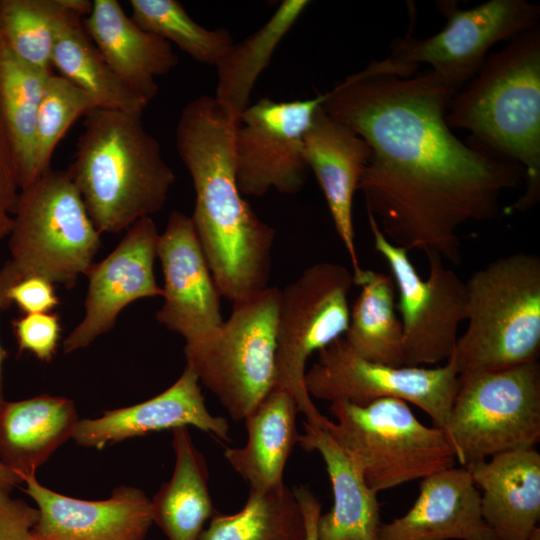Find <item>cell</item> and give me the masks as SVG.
Returning <instances> with one entry per match:
<instances>
[{"mask_svg":"<svg viewBox=\"0 0 540 540\" xmlns=\"http://www.w3.org/2000/svg\"><path fill=\"white\" fill-rule=\"evenodd\" d=\"M527 540H540V528L538 526L534 528Z\"/></svg>","mask_w":540,"mask_h":540,"instance_id":"obj_42","label":"cell"},{"mask_svg":"<svg viewBox=\"0 0 540 540\" xmlns=\"http://www.w3.org/2000/svg\"><path fill=\"white\" fill-rule=\"evenodd\" d=\"M324 93L314 98L274 101L262 98L240 115L234 135V163L242 195L262 197L275 189L296 194L309 168L304 136Z\"/></svg>","mask_w":540,"mask_h":540,"instance_id":"obj_14","label":"cell"},{"mask_svg":"<svg viewBox=\"0 0 540 540\" xmlns=\"http://www.w3.org/2000/svg\"><path fill=\"white\" fill-rule=\"evenodd\" d=\"M304 431L298 445L321 455L333 493L332 508L318 519V540H378V493L367 485L359 467L325 428L304 423Z\"/></svg>","mask_w":540,"mask_h":540,"instance_id":"obj_23","label":"cell"},{"mask_svg":"<svg viewBox=\"0 0 540 540\" xmlns=\"http://www.w3.org/2000/svg\"><path fill=\"white\" fill-rule=\"evenodd\" d=\"M305 521L300 505L284 483L249 491L241 510L215 512L199 540H303Z\"/></svg>","mask_w":540,"mask_h":540,"instance_id":"obj_31","label":"cell"},{"mask_svg":"<svg viewBox=\"0 0 540 540\" xmlns=\"http://www.w3.org/2000/svg\"><path fill=\"white\" fill-rule=\"evenodd\" d=\"M84 16L69 13L62 21L52 52L51 65L59 75L86 92L97 107L143 111L139 99L115 74L84 29Z\"/></svg>","mask_w":540,"mask_h":540,"instance_id":"obj_30","label":"cell"},{"mask_svg":"<svg viewBox=\"0 0 540 540\" xmlns=\"http://www.w3.org/2000/svg\"><path fill=\"white\" fill-rule=\"evenodd\" d=\"M172 447L173 473L151 500L152 520L168 540H199L215 513L207 462L188 427L172 430Z\"/></svg>","mask_w":540,"mask_h":540,"instance_id":"obj_26","label":"cell"},{"mask_svg":"<svg viewBox=\"0 0 540 540\" xmlns=\"http://www.w3.org/2000/svg\"><path fill=\"white\" fill-rule=\"evenodd\" d=\"M498 540L485 522L481 494L465 467L422 479L417 499L401 517L381 523L378 540Z\"/></svg>","mask_w":540,"mask_h":540,"instance_id":"obj_19","label":"cell"},{"mask_svg":"<svg viewBox=\"0 0 540 540\" xmlns=\"http://www.w3.org/2000/svg\"><path fill=\"white\" fill-rule=\"evenodd\" d=\"M100 235L67 170L50 169L20 189L6 265L16 282L37 276L70 289L94 263Z\"/></svg>","mask_w":540,"mask_h":540,"instance_id":"obj_7","label":"cell"},{"mask_svg":"<svg viewBox=\"0 0 540 540\" xmlns=\"http://www.w3.org/2000/svg\"><path fill=\"white\" fill-rule=\"evenodd\" d=\"M25 314L48 313L59 304L54 284L42 277H26L13 284L6 293Z\"/></svg>","mask_w":540,"mask_h":540,"instance_id":"obj_37","label":"cell"},{"mask_svg":"<svg viewBox=\"0 0 540 540\" xmlns=\"http://www.w3.org/2000/svg\"><path fill=\"white\" fill-rule=\"evenodd\" d=\"M95 107L82 89L60 75H50L37 118L35 180L51 169L54 150L74 121Z\"/></svg>","mask_w":540,"mask_h":540,"instance_id":"obj_34","label":"cell"},{"mask_svg":"<svg viewBox=\"0 0 540 540\" xmlns=\"http://www.w3.org/2000/svg\"><path fill=\"white\" fill-rule=\"evenodd\" d=\"M446 18L445 27L430 37L414 38L411 33L398 39L390 55L378 61L392 74L413 76L426 63L456 95L477 74L497 42L539 28L540 6L525 0H490L470 9L454 1H438Z\"/></svg>","mask_w":540,"mask_h":540,"instance_id":"obj_11","label":"cell"},{"mask_svg":"<svg viewBox=\"0 0 540 540\" xmlns=\"http://www.w3.org/2000/svg\"><path fill=\"white\" fill-rule=\"evenodd\" d=\"M88 0H0V31L11 51L22 61L51 70L59 27L72 12L87 16Z\"/></svg>","mask_w":540,"mask_h":540,"instance_id":"obj_32","label":"cell"},{"mask_svg":"<svg viewBox=\"0 0 540 540\" xmlns=\"http://www.w3.org/2000/svg\"><path fill=\"white\" fill-rule=\"evenodd\" d=\"M298 413L292 396L275 387L244 419L246 444L225 448V459L250 489L284 484L285 466L300 438Z\"/></svg>","mask_w":540,"mask_h":540,"instance_id":"obj_25","label":"cell"},{"mask_svg":"<svg viewBox=\"0 0 540 540\" xmlns=\"http://www.w3.org/2000/svg\"><path fill=\"white\" fill-rule=\"evenodd\" d=\"M142 114L95 107L85 115L67 172L100 234L127 230L159 212L175 182Z\"/></svg>","mask_w":540,"mask_h":540,"instance_id":"obj_3","label":"cell"},{"mask_svg":"<svg viewBox=\"0 0 540 540\" xmlns=\"http://www.w3.org/2000/svg\"><path fill=\"white\" fill-rule=\"evenodd\" d=\"M19 193L15 155L0 108V239L10 233Z\"/></svg>","mask_w":540,"mask_h":540,"instance_id":"obj_36","label":"cell"},{"mask_svg":"<svg viewBox=\"0 0 540 540\" xmlns=\"http://www.w3.org/2000/svg\"><path fill=\"white\" fill-rule=\"evenodd\" d=\"M17 283L14 275L12 274L9 267L5 266L0 270V310L9 305V302L6 297L7 290ZM6 357V352L0 344V403L3 401L2 398V365Z\"/></svg>","mask_w":540,"mask_h":540,"instance_id":"obj_40","label":"cell"},{"mask_svg":"<svg viewBox=\"0 0 540 540\" xmlns=\"http://www.w3.org/2000/svg\"><path fill=\"white\" fill-rule=\"evenodd\" d=\"M325 428L376 493L454 467L445 431L424 425L408 403L383 398L365 405L333 401Z\"/></svg>","mask_w":540,"mask_h":540,"instance_id":"obj_6","label":"cell"},{"mask_svg":"<svg viewBox=\"0 0 540 540\" xmlns=\"http://www.w3.org/2000/svg\"><path fill=\"white\" fill-rule=\"evenodd\" d=\"M158 237L152 218H142L127 229L106 258L90 266L85 274L89 282L85 313L64 340L65 354L88 347L110 331L129 304L142 298L162 297L154 274Z\"/></svg>","mask_w":540,"mask_h":540,"instance_id":"obj_16","label":"cell"},{"mask_svg":"<svg viewBox=\"0 0 540 540\" xmlns=\"http://www.w3.org/2000/svg\"><path fill=\"white\" fill-rule=\"evenodd\" d=\"M353 275L345 266L316 263L281 290L276 325L275 387L295 400L304 423L323 428V416L305 386L306 363L345 334ZM274 387V388H275Z\"/></svg>","mask_w":540,"mask_h":540,"instance_id":"obj_10","label":"cell"},{"mask_svg":"<svg viewBox=\"0 0 540 540\" xmlns=\"http://www.w3.org/2000/svg\"><path fill=\"white\" fill-rule=\"evenodd\" d=\"M52 70L18 58L0 31V108L15 155L20 189L35 181L36 126Z\"/></svg>","mask_w":540,"mask_h":540,"instance_id":"obj_28","label":"cell"},{"mask_svg":"<svg viewBox=\"0 0 540 540\" xmlns=\"http://www.w3.org/2000/svg\"><path fill=\"white\" fill-rule=\"evenodd\" d=\"M458 383L459 374L448 362L440 367L376 363L353 352L343 337L321 349L318 361L305 374L311 398L357 405L400 399L421 409L442 429L447 426Z\"/></svg>","mask_w":540,"mask_h":540,"instance_id":"obj_12","label":"cell"},{"mask_svg":"<svg viewBox=\"0 0 540 540\" xmlns=\"http://www.w3.org/2000/svg\"><path fill=\"white\" fill-rule=\"evenodd\" d=\"M310 4L307 0H284L254 34L233 44L215 66L218 83L215 100L235 119L249 106L260 74L269 65L279 43Z\"/></svg>","mask_w":540,"mask_h":540,"instance_id":"obj_29","label":"cell"},{"mask_svg":"<svg viewBox=\"0 0 540 540\" xmlns=\"http://www.w3.org/2000/svg\"><path fill=\"white\" fill-rule=\"evenodd\" d=\"M280 295L281 290L269 286L233 303L211 340L185 354L186 366L234 420H244L275 387Z\"/></svg>","mask_w":540,"mask_h":540,"instance_id":"obj_9","label":"cell"},{"mask_svg":"<svg viewBox=\"0 0 540 540\" xmlns=\"http://www.w3.org/2000/svg\"><path fill=\"white\" fill-rule=\"evenodd\" d=\"M22 482L21 476L0 461V490L11 492L14 487Z\"/></svg>","mask_w":540,"mask_h":540,"instance_id":"obj_41","label":"cell"},{"mask_svg":"<svg viewBox=\"0 0 540 540\" xmlns=\"http://www.w3.org/2000/svg\"><path fill=\"white\" fill-rule=\"evenodd\" d=\"M189 426L231 442L227 419L208 410L199 379L186 366L160 394L132 406L104 411L99 418L79 420L72 439L82 447L100 450L129 438Z\"/></svg>","mask_w":540,"mask_h":540,"instance_id":"obj_18","label":"cell"},{"mask_svg":"<svg viewBox=\"0 0 540 540\" xmlns=\"http://www.w3.org/2000/svg\"><path fill=\"white\" fill-rule=\"evenodd\" d=\"M465 333L447 360L458 374L538 361L540 258L518 252L498 258L465 282Z\"/></svg>","mask_w":540,"mask_h":540,"instance_id":"obj_5","label":"cell"},{"mask_svg":"<svg viewBox=\"0 0 540 540\" xmlns=\"http://www.w3.org/2000/svg\"><path fill=\"white\" fill-rule=\"evenodd\" d=\"M445 120L450 129L469 131L473 148L521 166L525 191L514 208L534 206L540 198V29L487 57L452 98Z\"/></svg>","mask_w":540,"mask_h":540,"instance_id":"obj_4","label":"cell"},{"mask_svg":"<svg viewBox=\"0 0 540 540\" xmlns=\"http://www.w3.org/2000/svg\"><path fill=\"white\" fill-rule=\"evenodd\" d=\"M454 96L432 71L403 78L373 61L324 93L322 107L371 149L358 190L386 239L459 264L460 228L494 219L524 170L453 134Z\"/></svg>","mask_w":540,"mask_h":540,"instance_id":"obj_1","label":"cell"},{"mask_svg":"<svg viewBox=\"0 0 540 540\" xmlns=\"http://www.w3.org/2000/svg\"><path fill=\"white\" fill-rule=\"evenodd\" d=\"M375 250L386 260L399 293L405 366L434 365L451 356L465 320L466 287L435 252L425 253L429 273L423 280L408 251L393 245L368 214Z\"/></svg>","mask_w":540,"mask_h":540,"instance_id":"obj_13","label":"cell"},{"mask_svg":"<svg viewBox=\"0 0 540 540\" xmlns=\"http://www.w3.org/2000/svg\"><path fill=\"white\" fill-rule=\"evenodd\" d=\"M85 31L120 80L145 104L158 93L156 78L178 64L169 42L140 28L117 0H94Z\"/></svg>","mask_w":540,"mask_h":540,"instance_id":"obj_21","label":"cell"},{"mask_svg":"<svg viewBox=\"0 0 540 540\" xmlns=\"http://www.w3.org/2000/svg\"><path fill=\"white\" fill-rule=\"evenodd\" d=\"M38 519L37 508L0 490V540H34L31 531Z\"/></svg>","mask_w":540,"mask_h":540,"instance_id":"obj_38","label":"cell"},{"mask_svg":"<svg viewBox=\"0 0 540 540\" xmlns=\"http://www.w3.org/2000/svg\"><path fill=\"white\" fill-rule=\"evenodd\" d=\"M79 422L72 400L39 395L0 403V461L21 478L36 470L67 440ZM23 480V479H22Z\"/></svg>","mask_w":540,"mask_h":540,"instance_id":"obj_24","label":"cell"},{"mask_svg":"<svg viewBox=\"0 0 540 540\" xmlns=\"http://www.w3.org/2000/svg\"><path fill=\"white\" fill-rule=\"evenodd\" d=\"M304 154L324 193L335 230L352 264L360 266L355 246L353 198L371 157L368 144L321 106L315 111L304 136Z\"/></svg>","mask_w":540,"mask_h":540,"instance_id":"obj_20","label":"cell"},{"mask_svg":"<svg viewBox=\"0 0 540 540\" xmlns=\"http://www.w3.org/2000/svg\"><path fill=\"white\" fill-rule=\"evenodd\" d=\"M22 479L39 510L34 540H143L153 523L151 500L136 487H117L105 500H82L43 486L35 475Z\"/></svg>","mask_w":540,"mask_h":540,"instance_id":"obj_17","label":"cell"},{"mask_svg":"<svg viewBox=\"0 0 540 540\" xmlns=\"http://www.w3.org/2000/svg\"><path fill=\"white\" fill-rule=\"evenodd\" d=\"M303 513L305 537L303 540H318L317 523L322 505L308 486L300 485L292 489Z\"/></svg>","mask_w":540,"mask_h":540,"instance_id":"obj_39","label":"cell"},{"mask_svg":"<svg viewBox=\"0 0 540 540\" xmlns=\"http://www.w3.org/2000/svg\"><path fill=\"white\" fill-rule=\"evenodd\" d=\"M13 327L20 352H30L43 362L52 361L62 331L58 314H25L14 320Z\"/></svg>","mask_w":540,"mask_h":540,"instance_id":"obj_35","label":"cell"},{"mask_svg":"<svg viewBox=\"0 0 540 540\" xmlns=\"http://www.w3.org/2000/svg\"><path fill=\"white\" fill-rule=\"evenodd\" d=\"M462 467L540 440L538 361L495 371L459 374L443 429Z\"/></svg>","mask_w":540,"mask_h":540,"instance_id":"obj_8","label":"cell"},{"mask_svg":"<svg viewBox=\"0 0 540 540\" xmlns=\"http://www.w3.org/2000/svg\"><path fill=\"white\" fill-rule=\"evenodd\" d=\"M130 7L140 28L174 43L197 62L216 66L234 44L227 29L201 26L176 0H130Z\"/></svg>","mask_w":540,"mask_h":540,"instance_id":"obj_33","label":"cell"},{"mask_svg":"<svg viewBox=\"0 0 540 540\" xmlns=\"http://www.w3.org/2000/svg\"><path fill=\"white\" fill-rule=\"evenodd\" d=\"M481 495L482 516L498 540H527L540 519V454H496L465 467Z\"/></svg>","mask_w":540,"mask_h":540,"instance_id":"obj_22","label":"cell"},{"mask_svg":"<svg viewBox=\"0 0 540 540\" xmlns=\"http://www.w3.org/2000/svg\"><path fill=\"white\" fill-rule=\"evenodd\" d=\"M238 122L202 95L183 107L176 127L177 151L195 191V233L220 295L232 303L269 287L275 238L237 185Z\"/></svg>","mask_w":540,"mask_h":540,"instance_id":"obj_2","label":"cell"},{"mask_svg":"<svg viewBox=\"0 0 540 540\" xmlns=\"http://www.w3.org/2000/svg\"><path fill=\"white\" fill-rule=\"evenodd\" d=\"M164 286L156 320L185 340L184 353L208 343L223 323L220 293L195 233L191 216L173 210L157 241Z\"/></svg>","mask_w":540,"mask_h":540,"instance_id":"obj_15","label":"cell"},{"mask_svg":"<svg viewBox=\"0 0 540 540\" xmlns=\"http://www.w3.org/2000/svg\"><path fill=\"white\" fill-rule=\"evenodd\" d=\"M352 275L361 292L350 311L344 340L366 360L405 366L402 324L395 311L392 277L363 268Z\"/></svg>","mask_w":540,"mask_h":540,"instance_id":"obj_27","label":"cell"}]
</instances>
